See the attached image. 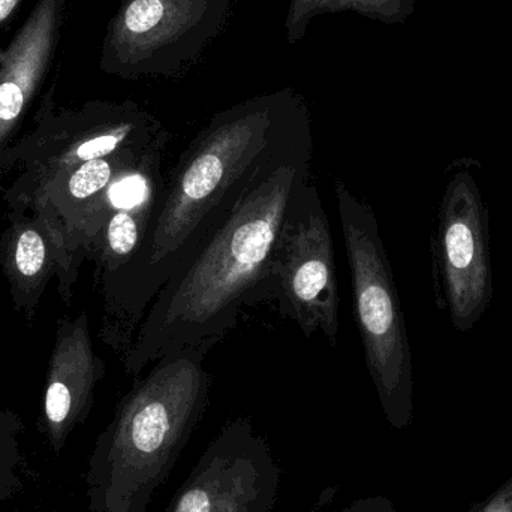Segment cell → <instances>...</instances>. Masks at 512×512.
I'll return each mask as SVG.
<instances>
[{"instance_id":"7","label":"cell","mask_w":512,"mask_h":512,"mask_svg":"<svg viewBox=\"0 0 512 512\" xmlns=\"http://www.w3.org/2000/svg\"><path fill=\"white\" fill-rule=\"evenodd\" d=\"M279 486L267 439L240 417L210 442L167 512H273Z\"/></svg>"},{"instance_id":"11","label":"cell","mask_w":512,"mask_h":512,"mask_svg":"<svg viewBox=\"0 0 512 512\" xmlns=\"http://www.w3.org/2000/svg\"><path fill=\"white\" fill-rule=\"evenodd\" d=\"M417 0H291L286 12V41L295 45L310 21L322 14L351 11L384 24H402L415 12Z\"/></svg>"},{"instance_id":"15","label":"cell","mask_w":512,"mask_h":512,"mask_svg":"<svg viewBox=\"0 0 512 512\" xmlns=\"http://www.w3.org/2000/svg\"><path fill=\"white\" fill-rule=\"evenodd\" d=\"M339 512H397L393 502L385 496L358 499Z\"/></svg>"},{"instance_id":"8","label":"cell","mask_w":512,"mask_h":512,"mask_svg":"<svg viewBox=\"0 0 512 512\" xmlns=\"http://www.w3.org/2000/svg\"><path fill=\"white\" fill-rule=\"evenodd\" d=\"M435 258L451 321L469 331L493 297L489 213L469 171L448 180L438 213Z\"/></svg>"},{"instance_id":"2","label":"cell","mask_w":512,"mask_h":512,"mask_svg":"<svg viewBox=\"0 0 512 512\" xmlns=\"http://www.w3.org/2000/svg\"><path fill=\"white\" fill-rule=\"evenodd\" d=\"M313 138L271 158L215 233L150 304L123 366L131 376L177 349L221 343L264 300L286 221L312 182Z\"/></svg>"},{"instance_id":"1","label":"cell","mask_w":512,"mask_h":512,"mask_svg":"<svg viewBox=\"0 0 512 512\" xmlns=\"http://www.w3.org/2000/svg\"><path fill=\"white\" fill-rule=\"evenodd\" d=\"M312 135L291 87L218 111L165 174L140 251L107 286V340L123 355L162 286L218 230L274 156Z\"/></svg>"},{"instance_id":"10","label":"cell","mask_w":512,"mask_h":512,"mask_svg":"<svg viewBox=\"0 0 512 512\" xmlns=\"http://www.w3.org/2000/svg\"><path fill=\"white\" fill-rule=\"evenodd\" d=\"M66 0H38L8 47L0 48V146L44 84L62 38Z\"/></svg>"},{"instance_id":"13","label":"cell","mask_w":512,"mask_h":512,"mask_svg":"<svg viewBox=\"0 0 512 512\" xmlns=\"http://www.w3.org/2000/svg\"><path fill=\"white\" fill-rule=\"evenodd\" d=\"M48 248L41 231L35 224H27L18 231L12 245V277L32 282L44 273L47 265Z\"/></svg>"},{"instance_id":"9","label":"cell","mask_w":512,"mask_h":512,"mask_svg":"<svg viewBox=\"0 0 512 512\" xmlns=\"http://www.w3.org/2000/svg\"><path fill=\"white\" fill-rule=\"evenodd\" d=\"M107 372L93 349L86 313L57 331L42 399V427L56 456L92 411L95 390Z\"/></svg>"},{"instance_id":"16","label":"cell","mask_w":512,"mask_h":512,"mask_svg":"<svg viewBox=\"0 0 512 512\" xmlns=\"http://www.w3.org/2000/svg\"><path fill=\"white\" fill-rule=\"evenodd\" d=\"M23 0H0V27L11 20Z\"/></svg>"},{"instance_id":"4","label":"cell","mask_w":512,"mask_h":512,"mask_svg":"<svg viewBox=\"0 0 512 512\" xmlns=\"http://www.w3.org/2000/svg\"><path fill=\"white\" fill-rule=\"evenodd\" d=\"M334 194L367 369L388 424L405 430L414 418L411 346L378 219L342 180Z\"/></svg>"},{"instance_id":"14","label":"cell","mask_w":512,"mask_h":512,"mask_svg":"<svg viewBox=\"0 0 512 512\" xmlns=\"http://www.w3.org/2000/svg\"><path fill=\"white\" fill-rule=\"evenodd\" d=\"M469 512H512V477Z\"/></svg>"},{"instance_id":"3","label":"cell","mask_w":512,"mask_h":512,"mask_svg":"<svg viewBox=\"0 0 512 512\" xmlns=\"http://www.w3.org/2000/svg\"><path fill=\"white\" fill-rule=\"evenodd\" d=\"M212 340L159 358L122 397L87 462L90 512H147L210 403Z\"/></svg>"},{"instance_id":"6","label":"cell","mask_w":512,"mask_h":512,"mask_svg":"<svg viewBox=\"0 0 512 512\" xmlns=\"http://www.w3.org/2000/svg\"><path fill=\"white\" fill-rule=\"evenodd\" d=\"M264 300H276L280 316L301 333H321L336 346L340 292L333 234L315 183H309L286 221Z\"/></svg>"},{"instance_id":"12","label":"cell","mask_w":512,"mask_h":512,"mask_svg":"<svg viewBox=\"0 0 512 512\" xmlns=\"http://www.w3.org/2000/svg\"><path fill=\"white\" fill-rule=\"evenodd\" d=\"M24 423L17 412L0 408V501H8L23 492L24 484L18 469L23 456L18 436Z\"/></svg>"},{"instance_id":"5","label":"cell","mask_w":512,"mask_h":512,"mask_svg":"<svg viewBox=\"0 0 512 512\" xmlns=\"http://www.w3.org/2000/svg\"><path fill=\"white\" fill-rule=\"evenodd\" d=\"M234 0H122L108 21L99 68L123 80L176 78L224 32Z\"/></svg>"}]
</instances>
